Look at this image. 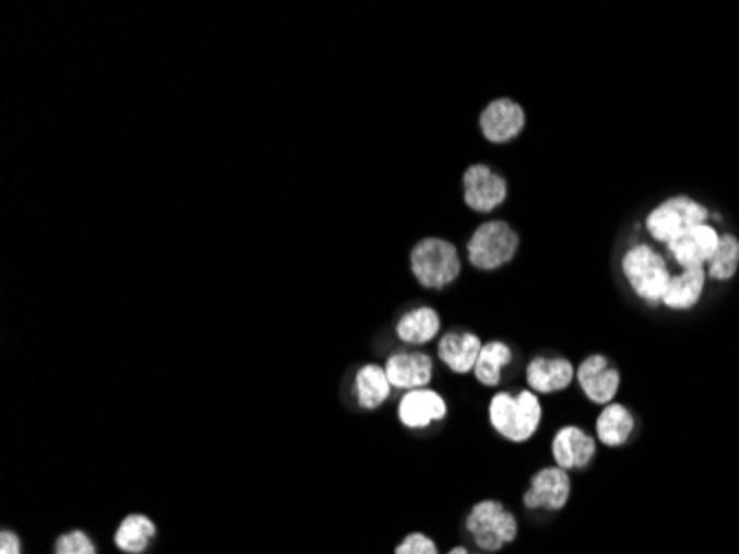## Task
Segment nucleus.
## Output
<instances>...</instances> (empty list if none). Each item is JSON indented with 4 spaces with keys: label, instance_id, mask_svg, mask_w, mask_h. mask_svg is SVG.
I'll return each instance as SVG.
<instances>
[{
    "label": "nucleus",
    "instance_id": "f257e3e1",
    "mask_svg": "<svg viewBox=\"0 0 739 554\" xmlns=\"http://www.w3.org/2000/svg\"><path fill=\"white\" fill-rule=\"evenodd\" d=\"M622 273L633 293L648 304L663 302L671 284V273L665 258L648 245H635L624 254Z\"/></svg>",
    "mask_w": 739,
    "mask_h": 554
},
{
    "label": "nucleus",
    "instance_id": "9d476101",
    "mask_svg": "<svg viewBox=\"0 0 739 554\" xmlns=\"http://www.w3.org/2000/svg\"><path fill=\"white\" fill-rule=\"evenodd\" d=\"M576 379L581 381L583 392L594 404H611L620 388V373L611 366V362L603 355L587 357L576 370Z\"/></svg>",
    "mask_w": 739,
    "mask_h": 554
},
{
    "label": "nucleus",
    "instance_id": "5701e85b",
    "mask_svg": "<svg viewBox=\"0 0 739 554\" xmlns=\"http://www.w3.org/2000/svg\"><path fill=\"white\" fill-rule=\"evenodd\" d=\"M739 267V240L730 233L719 235V245L708 260V275L713 280H730Z\"/></svg>",
    "mask_w": 739,
    "mask_h": 554
},
{
    "label": "nucleus",
    "instance_id": "f8f14e48",
    "mask_svg": "<svg viewBox=\"0 0 739 554\" xmlns=\"http://www.w3.org/2000/svg\"><path fill=\"white\" fill-rule=\"evenodd\" d=\"M434 364L426 353H396L385 364V375L392 388L417 390L426 388L432 381Z\"/></svg>",
    "mask_w": 739,
    "mask_h": 554
},
{
    "label": "nucleus",
    "instance_id": "dca6fc26",
    "mask_svg": "<svg viewBox=\"0 0 739 554\" xmlns=\"http://www.w3.org/2000/svg\"><path fill=\"white\" fill-rule=\"evenodd\" d=\"M441 331L439 313L430 306H421L405 313L396 325V335L405 344H428Z\"/></svg>",
    "mask_w": 739,
    "mask_h": 554
},
{
    "label": "nucleus",
    "instance_id": "b1692460",
    "mask_svg": "<svg viewBox=\"0 0 739 554\" xmlns=\"http://www.w3.org/2000/svg\"><path fill=\"white\" fill-rule=\"evenodd\" d=\"M489 422L497 433H501L505 439L512 437L514 422H516V398L510 392H499L497 398H491L489 404Z\"/></svg>",
    "mask_w": 739,
    "mask_h": 554
},
{
    "label": "nucleus",
    "instance_id": "1a4fd4ad",
    "mask_svg": "<svg viewBox=\"0 0 739 554\" xmlns=\"http://www.w3.org/2000/svg\"><path fill=\"white\" fill-rule=\"evenodd\" d=\"M525 129V111L510 98L489 103L480 114V131L489 142H510Z\"/></svg>",
    "mask_w": 739,
    "mask_h": 554
},
{
    "label": "nucleus",
    "instance_id": "423d86ee",
    "mask_svg": "<svg viewBox=\"0 0 739 554\" xmlns=\"http://www.w3.org/2000/svg\"><path fill=\"white\" fill-rule=\"evenodd\" d=\"M463 191L465 202L469 209L489 213L505 202L508 198V182L491 172L487 165H474L463 176Z\"/></svg>",
    "mask_w": 739,
    "mask_h": 554
},
{
    "label": "nucleus",
    "instance_id": "ddd939ff",
    "mask_svg": "<svg viewBox=\"0 0 739 554\" xmlns=\"http://www.w3.org/2000/svg\"><path fill=\"white\" fill-rule=\"evenodd\" d=\"M553 459L562 470L585 468L596 455V439L576 426L560 428L553 437Z\"/></svg>",
    "mask_w": 739,
    "mask_h": 554
},
{
    "label": "nucleus",
    "instance_id": "20e7f679",
    "mask_svg": "<svg viewBox=\"0 0 739 554\" xmlns=\"http://www.w3.org/2000/svg\"><path fill=\"white\" fill-rule=\"evenodd\" d=\"M467 532L485 552H499L519 534L516 517L501 502H480L467 515Z\"/></svg>",
    "mask_w": 739,
    "mask_h": 554
},
{
    "label": "nucleus",
    "instance_id": "6ab92c4d",
    "mask_svg": "<svg viewBox=\"0 0 739 554\" xmlns=\"http://www.w3.org/2000/svg\"><path fill=\"white\" fill-rule=\"evenodd\" d=\"M355 388H357V402H359V406L363 411H374V409H379L390 398L392 384H390V379L385 375V368H381L377 364H366L357 373Z\"/></svg>",
    "mask_w": 739,
    "mask_h": 554
},
{
    "label": "nucleus",
    "instance_id": "f03ea898",
    "mask_svg": "<svg viewBox=\"0 0 739 554\" xmlns=\"http://www.w3.org/2000/svg\"><path fill=\"white\" fill-rule=\"evenodd\" d=\"M413 273L426 288H445L461 273V258L452 243L441 237H426L409 256Z\"/></svg>",
    "mask_w": 739,
    "mask_h": 554
},
{
    "label": "nucleus",
    "instance_id": "393cba45",
    "mask_svg": "<svg viewBox=\"0 0 739 554\" xmlns=\"http://www.w3.org/2000/svg\"><path fill=\"white\" fill-rule=\"evenodd\" d=\"M56 554H98V547L85 530H69L58 537Z\"/></svg>",
    "mask_w": 739,
    "mask_h": 554
},
{
    "label": "nucleus",
    "instance_id": "2eb2a0df",
    "mask_svg": "<svg viewBox=\"0 0 739 554\" xmlns=\"http://www.w3.org/2000/svg\"><path fill=\"white\" fill-rule=\"evenodd\" d=\"M573 377H576V370H573L571 362L560 357H538L527 368V384L532 386V390L543 394L567 388Z\"/></svg>",
    "mask_w": 739,
    "mask_h": 554
},
{
    "label": "nucleus",
    "instance_id": "9b49d317",
    "mask_svg": "<svg viewBox=\"0 0 739 554\" xmlns=\"http://www.w3.org/2000/svg\"><path fill=\"white\" fill-rule=\"evenodd\" d=\"M445 415V400L430 388L407 390V394H403V400L398 402V420L407 428H428L432 422H439Z\"/></svg>",
    "mask_w": 739,
    "mask_h": 554
},
{
    "label": "nucleus",
    "instance_id": "4be33fe9",
    "mask_svg": "<svg viewBox=\"0 0 739 554\" xmlns=\"http://www.w3.org/2000/svg\"><path fill=\"white\" fill-rule=\"evenodd\" d=\"M543 420V409L536 398V392L523 390L516 394V422L510 441H527L540 426Z\"/></svg>",
    "mask_w": 739,
    "mask_h": 554
},
{
    "label": "nucleus",
    "instance_id": "bb28decb",
    "mask_svg": "<svg viewBox=\"0 0 739 554\" xmlns=\"http://www.w3.org/2000/svg\"><path fill=\"white\" fill-rule=\"evenodd\" d=\"M0 554H21V539L19 534L5 530L0 534Z\"/></svg>",
    "mask_w": 739,
    "mask_h": 554
},
{
    "label": "nucleus",
    "instance_id": "412c9836",
    "mask_svg": "<svg viewBox=\"0 0 739 554\" xmlns=\"http://www.w3.org/2000/svg\"><path fill=\"white\" fill-rule=\"evenodd\" d=\"M512 362V351L503 342L482 344L474 366V375L482 386H499L501 370Z\"/></svg>",
    "mask_w": 739,
    "mask_h": 554
},
{
    "label": "nucleus",
    "instance_id": "a211bd4d",
    "mask_svg": "<svg viewBox=\"0 0 739 554\" xmlns=\"http://www.w3.org/2000/svg\"><path fill=\"white\" fill-rule=\"evenodd\" d=\"M706 286V273L704 267L698 269H682V273L678 278H671V284L665 293L663 304L674 308V310H687L693 308Z\"/></svg>",
    "mask_w": 739,
    "mask_h": 554
},
{
    "label": "nucleus",
    "instance_id": "4468645a",
    "mask_svg": "<svg viewBox=\"0 0 739 554\" xmlns=\"http://www.w3.org/2000/svg\"><path fill=\"white\" fill-rule=\"evenodd\" d=\"M480 349H482V344H480L478 335L467 333V331H458V333L452 331V333L441 338L439 357L450 370L465 375V373L474 370L476 359L480 355Z\"/></svg>",
    "mask_w": 739,
    "mask_h": 554
},
{
    "label": "nucleus",
    "instance_id": "cd10ccee",
    "mask_svg": "<svg viewBox=\"0 0 739 554\" xmlns=\"http://www.w3.org/2000/svg\"><path fill=\"white\" fill-rule=\"evenodd\" d=\"M448 554H480V552H469L467 547H463V545H458V547H452Z\"/></svg>",
    "mask_w": 739,
    "mask_h": 554
},
{
    "label": "nucleus",
    "instance_id": "0eeeda50",
    "mask_svg": "<svg viewBox=\"0 0 739 554\" xmlns=\"http://www.w3.org/2000/svg\"><path fill=\"white\" fill-rule=\"evenodd\" d=\"M717 245H719V233L708 224H700L674 237V240L667 245V249L682 269H698V267H704V262L708 264Z\"/></svg>",
    "mask_w": 739,
    "mask_h": 554
},
{
    "label": "nucleus",
    "instance_id": "aec40b11",
    "mask_svg": "<svg viewBox=\"0 0 739 554\" xmlns=\"http://www.w3.org/2000/svg\"><path fill=\"white\" fill-rule=\"evenodd\" d=\"M633 426V415L622 404H607L596 422V433L605 446H622L629 441Z\"/></svg>",
    "mask_w": 739,
    "mask_h": 554
},
{
    "label": "nucleus",
    "instance_id": "39448f33",
    "mask_svg": "<svg viewBox=\"0 0 739 554\" xmlns=\"http://www.w3.org/2000/svg\"><path fill=\"white\" fill-rule=\"evenodd\" d=\"M708 211L700 202L687 196H676L665 200L658 209H653L646 215V228L653 240L669 245L674 237L684 233L691 226L706 224Z\"/></svg>",
    "mask_w": 739,
    "mask_h": 554
},
{
    "label": "nucleus",
    "instance_id": "a878e982",
    "mask_svg": "<svg viewBox=\"0 0 739 554\" xmlns=\"http://www.w3.org/2000/svg\"><path fill=\"white\" fill-rule=\"evenodd\" d=\"M394 554H439V547L428 534L413 532L396 545Z\"/></svg>",
    "mask_w": 739,
    "mask_h": 554
},
{
    "label": "nucleus",
    "instance_id": "6e6552de",
    "mask_svg": "<svg viewBox=\"0 0 739 554\" xmlns=\"http://www.w3.org/2000/svg\"><path fill=\"white\" fill-rule=\"evenodd\" d=\"M571 495V480L567 470L560 465L543 468L532 478V488L525 493L523 502L527 508L543 510H562Z\"/></svg>",
    "mask_w": 739,
    "mask_h": 554
},
{
    "label": "nucleus",
    "instance_id": "f3484780",
    "mask_svg": "<svg viewBox=\"0 0 739 554\" xmlns=\"http://www.w3.org/2000/svg\"><path fill=\"white\" fill-rule=\"evenodd\" d=\"M157 528L155 521L146 515H129L120 521L114 543L120 552L124 554H144L151 545V541L155 539Z\"/></svg>",
    "mask_w": 739,
    "mask_h": 554
},
{
    "label": "nucleus",
    "instance_id": "7ed1b4c3",
    "mask_svg": "<svg viewBox=\"0 0 739 554\" xmlns=\"http://www.w3.org/2000/svg\"><path fill=\"white\" fill-rule=\"evenodd\" d=\"M519 249V233L503 220L480 224L467 243V258L480 271H494L508 264Z\"/></svg>",
    "mask_w": 739,
    "mask_h": 554
}]
</instances>
